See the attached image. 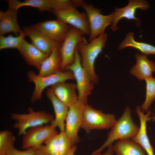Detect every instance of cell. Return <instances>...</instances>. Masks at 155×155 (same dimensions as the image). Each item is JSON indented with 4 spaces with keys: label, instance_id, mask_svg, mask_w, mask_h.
Instances as JSON below:
<instances>
[{
    "label": "cell",
    "instance_id": "6da1fadb",
    "mask_svg": "<svg viewBox=\"0 0 155 155\" xmlns=\"http://www.w3.org/2000/svg\"><path fill=\"white\" fill-rule=\"evenodd\" d=\"M111 129L106 140L91 155L101 153L104 149L113 145V143L116 141L132 139L137 133L139 128L132 119L130 109L127 107L121 117L116 120Z\"/></svg>",
    "mask_w": 155,
    "mask_h": 155
},
{
    "label": "cell",
    "instance_id": "7a4b0ae2",
    "mask_svg": "<svg viewBox=\"0 0 155 155\" xmlns=\"http://www.w3.org/2000/svg\"><path fill=\"white\" fill-rule=\"evenodd\" d=\"M107 36L104 32L89 43L87 40L82 41L77 46L81 57L82 65L94 83L97 84L98 82V77L94 70V62L105 46Z\"/></svg>",
    "mask_w": 155,
    "mask_h": 155
},
{
    "label": "cell",
    "instance_id": "3957f363",
    "mask_svg": "<svg viewBox=\"0 0 155 155\" xmlns=\"http://www.w3.org/2000/svg\"><path fill=\"white\" fill-rule=\"evenodd\" d=\"M81 57L77 46L74 54V60L71 64L67 66L65 69L71 71L76 81L78 99L87 103L88 96L92 93L94 83L81 63Z\"/></svg>",
    "mask_w": 155,
    "mask_h": 155
},
{
    "label": "cell",
    "instance_id": "277c9868",
    "mask_svg": "<svg viewBox=\"0 0 155 155\" xmlns=\"http://www.w3.org/2000/svg\"><path fill=\"white\" fill-rule=\"evenodd\" d=\"M26 114L13 113L11 114L12 119L16 123L13 127L18 130V135H23L29 128L51 123L54 118L52 115L44 111H36L32 107L28 109Z\"/></svg>",
    "mask_w": 155,
    "mask_h": 155
},
{
    "label": "cell",
    "instance_id": "5b68a950",
    "mask_svg": "<svg viewBox=\"0 0 155 155\" xmlns=\"http://www.w3.org/2000/svg\"><path fill=\"white\" fill-rule=\"evenodd\" d=\"M115 115L105 114L86 104L84 107L81 128L87 133L94 129H111L115 122Z\"/></svg>",
    "mask_w": 155,
    "mask_h": 155
},
{
    "label": "cell",
    "instance_id": "8992f818",
    "mask_svg": "<svg viewBox=\"0 0 155 155\" xmlns=\"http://www.w3.org/2000/svg\"><path fill=\"white\" fill-rule=\"evenodd\" d=\"M28 77L30 82L35 84V88L31 98L32 103L40 100L44 90L47 87L56 83L65 82L68 80H74L75 78L71 71L63 72L59 71L56 73L45 77H42L36 74L32 71L27 73Z\"/></svg>",
    "mask_w": 155,
    "mask_h": 155
},
{
    "label": "cell",
    "instance_id": "52a82bcc",
    "mask_svg": "<svg viewBox=\"0 0 155 155\" xmlns=\"http://www.w3.org/2000/svg\"><path fill=\"white\" fill-rule=\"evenodd\" d=\"M56 128L50 124L29 128L23 135L22 148L26 150L40 147L48 139L59 133Z\"/></svg>",
    "mask_w": 155,
    "mask_h": 155
},
{
    "label": "cell",
    "instance_id": "ba28073f",
    "mask_svg": "<svg viewBox=\"0 0 155 155\" xmlns=\"http://www.w3.org/2000/svg\"><path fill=\"white\" fill-rule=\"evenodd\" d=\"M81 6L85 10L88 18L90 29L89 40L90 42L104 33L106 27L111 25L113 13L103 15L99 9L84 1Z\"/></svg>",
    "mask_w": 155,
    "mask_h": 155
},
{
    "label": "cell",
    "instance_id": "9c48e42d",
    "mask_svg": "<svg viewBox=\"0 0 155 155\" xmlns=\"http://www.w3.org/2000/svg\"><path fill=\"white\" fill-rule=\"evenodd\" d=\"M80 30L72 26L65 38L61 43L59 51L62 59L61 69H65L72 64L74 60V54L78 44L87 40Z\"/></svg>",
    "mask_w": 155,
    "mask_h": 155
},
{
    "label": "cell",
    "instance_id": "30bf717a",
    "mask_svg": "<svg viewBox=\"0 0 155 155\" xmlns=\"http://www.w3.org/2000/svg\"><path fill=\"white\" fill-rule=\"evenodd\" d=\"M86 104L78 99L69 107L65 120V131L74 145L80 141L78 132L81 127L84 109Z\"/></svg>",
    "mask_w": 155,
    "mask_h": 155
},
{
    "label": "cell",
    "instance_id": "8fae6325",
    "mask_svg": "<svg viewBox=\"0 0 155 155\" xmlns=\"http://www.w3.org/2000/svg\"><path fill=\"white\" fill-rule=\"evenodd\" d=\"M53 12L57 19L72 25L83 34L90 35L89 23L86 13H80L76 8Z\"/></svg>",
    "mask_w": 155,
    "mask_h": 155
},
{
    "label": "cell",
    "instance_id": "7c38bea8",
    "mask_svg": "<svg viewBox=\"0 0 155 155\" xmlns=\"http://www.w3.org/2000/svg\"><path fill=\"white\" fill-rule=\"evenodd\" d=\"M148 2L142 0H131L129 1L127 5L125 7L118 8L115 7L114 12L113 13V19L111 28L113 31H116L118 28V23L123 18L129 20H133L137 22V26L140 24L139 19L135 16L136 11L138 9L146 10L149 7Z\"/></svg>",
    "mask_w": 155,
    "mask_h": 155
},
{
    "label": "cell",
    "instance_id": "4fadbf2b",
    "mask_svg": "<svg viewBox=\"0 0 155 155\" xmlns=\"http://www.w3.org/2000/svg\"><path fill=\"white\" fill-rule=\"evenodd\" d=\"M26 36L30 38L32 44L43 52L50 55L55 49H60L61 43L53 40L34 25L23 27Z\"/></svg>",
    "mask_w": 155,
    "mask_h": 155
},
{
    "label": "cell",
    "instance_id": "5bb4252c",
    "mask_svg": "<svg viewBox=\"0 0 155 155\" xmlns=\"http://www.w3.org/2000/svg\"><path fill=\"white\" fill-rule=\"evenodd\" d=\"M34 26L50 38L60 43L64 40L70 28L67 24L57 19L40 22Z\"/></svg>",
    "mask_w": 155,
    "mask_h": 155
},
{
    "label": "cell",
    "instance_id": "9a60e30c",
    "mask_svg": "<svg viewBox=\"0 0 155 155\" xmlns=\"http://www.w3.org/2000/svg\"><path fill=\"white\" fill-rule=\"evenodd\" d=\"M136 112L139 118L140 126L137 133L132 140L140 144L147 155H154L146 131L147 123L151 118L150 116L152 113L148 111L146 114H144L139 106L136 107Z\"/></svg>",
    "mask_w": 155,
    "mask_h": 155
},
{
    "label": "cell",
    "instance_id": "2e32d148",
    "mask_svg": "<svg viewBox=\"0 0 155 155\" xmlns=\"http://www.w3.org/2000/svg\"><path fill=\"white\" fill-rule=\"evenodd\" d=\"M18 49L28 65L34 67L39 70L42 63L49 55L43 52L25 39Z\"/></svg>",
    "mask_w": 155,
    "mask_h": 155
},
{
    "label": "cell",
    "instance_id": "e0dca14e",
    "mask_svg": "<svg viewBox=\"0 0 155 155\" xmlns=\"http://www.w3.org/2000/svg\"><path fill=\"white\" fill-rule=\"evenodd\" d=\"M51 88L56 97L69 107L78 99L76 85L75 84L60 82L51 86Z\"/></svg>",
    "mask_w": 155,
    "mask_h": 155
},
{
    "label": "cell",
    "instance_id": "ac0fdd59",
    "mask_svg": "<svg viewBox=\"0 0 155 155\" xmlns=\"http://www.w3.org/2000/svg\"><path fill=\"white\" fill-rule=\"evenodd\" d=\"M46 95L53 105L55 117L51 123L56 127H58L60 132L65 131L66 119L69 111V107L60 101L54 94L51 88H48Z\"/></svg>",
    "mask_w": 155,
    "mask_h": 155
},
{
    "label": "cell",
    "instance_id": "d6986e66",
    "mask_svg": "<svg viewBox=\"0 0 155 155\" xmlns=\"http://www.w3.org/2000/svg\"><path fill=\"white\" fill-rule=\"evenodd\" d=\"M17 11L9 8L6 11H0V35L13 32L16 36L24 32L17 20Z\"/></svg>",
    "mask_w": 155,
    "mask_h": 155
},
{
    "label": "cell",
    "instance_id": "ffe728a7",
    "mask_svg": "<svg viewBox=\"0 0 155 155\" xmlns=\"http://www.w3.org/2000/svg\"><path fill=\"white\" fill-rule=\"evenodd\" d=\"M135 57L136 63L131 69V74L141 81L152 77V73L155 72L154 62L149 60L146 55L137 53Z\"/></svg>",
    "mask_w": 155,
    "mask_h": 155
},
{
    "label": "cell",
    "instance_id": "44dd1931",
    "mask_svg": "<svg viewBox=\"0 0 155 155\" xmlns=\"http://www.w3.org/2000/svg\"><path fill=\"white\" fill-rule=\"evenodd\" d=\"M61 63L59 49H55L42 63L38 75L45 77L53 74L61 69Z\"/></svg>",
    "mask_w": 155,
    "mask_h": 155
},
{
    "label": "cell",
    "instance_id": "7402d4cb",
    "mask_svg": "<svg viewBox=\"0 0 155 155\" xmlns=\"http://www.w3.org/2000/svg\"><path fill=\"white\" fill-rule=\"evenodd\" d=\"M113 149L115 155H147L142 147L132 140L117 141Z\"/></svg>",
    "mask_w": 155,
    "mask_h": 155
},
{
    "label": "cell",
    "instance_id": "603a6c76",
    "mask_svg": "<svg viewBox=\"0 0 155 155\" xmlns=\"http://www.w3.org/2000/svg\"><path fill=\"white\" fill-rule=\"evenodd\" d=\"M9 8L17 10L23 6H30L38 8L40 11H52L54 10V0H6Z\"/></svg>",
    "mask_w": 155,
    "mask_h": 155
},
{
    "label": "cell",
    "instance_id": "cb8c5ba5",
    "mask_svg": "<svg viewBox=\"0 0 155 155\" xmlns=\"http://www.w3.org/2000/svg\"><path fill=\"white\" fill-rule=\"evenodd\" d=\"M128 47L136 49L146 55H155V46L148 44L136 41L134 39V34L133 32H129L126 34L125 39L120 44L119 49H122Z\"/></svg>",
    "mask_w": 155,
    "mask_h": 155
},
{
    "label": "cell",
    "instance_id": "d4e9b609",
    "mask_svg": "<svg viewBox=\"0 0 155 155\" xmlns=\"http://www.w3.org/2000/svg\"><path fill=\"white\" fill-rule=\"evenodd\" d=\"M15 136L10 131L7 130L0 132V155H7L8 152L15 147Z\"/></svg>",
    "mask_w": 155,
    "mask_h": 155
},
{
    "label": "cell",
    "instance_id": "484cf974",
    "mask_svg": "<svg viewBox=\"0 0 155 155\" xmlns=\"http://www.w3.org/2000/svg\"><path fill=\"white\" fill-rule=\"evenodd\" d=\"M26 36L24 32L16 36L10 34L7 36L0 35V49L10 48L18 49Z\"/></svg>",
    "mask_w": 155,
    "mask_h": 155
},
{
    "label": "cell",
    "instance_id": "4316f807",
    "mask_svg": "<svg viewBox=\"0 0 155 155\" xmlns=\"http://www.w3.org/2000/svg\"><path fill=\"white\" fill-rule=\"evenodd\" d=\"M145 80L146 83V99L141 107L144 112L148 111L150 106L155 100V79L152 77Z\"/></svg>",
    "mask_w": 155,
    "mask_h": 155
},
{
    "label": "cell",
    "instance_id": "83f0119b",
    "mask_svg": "<svg viewBox=\"0 0 155 155\" xmlns=\"http://www.w3.org/2000/svg\"><path fill=\"white\" fill-rule=\"evenodd\" d=\"M58 143L59 155H67L74 145L65 131L58 133Z\"/></svg>",
    "mask_w": 155,
    "mask_h": 155
},
{
    "label": "cell",
    "instance_id": "f1b7e54d",
    "mask_svg": "<svg viewBox=\"0 0 155 155\" xmlns=\"http://www.w3.org/2000/svg\"><path fill=\"white\" fill-rule=\"evenodd\" d=\"M58 134L48 139L44 143L46 149L50 155H59Z\"/></svg>",
    "mask_w": 155,
    "mask_h": 155
},
{
    "label": "cell",
    "instance_id": "f546056e",
    "mask_svg": "<svg viewBox=\"0 0 155 155\" xmlns=\"http://www.w3.org/2000/svg\"><path fill=\"white\" fill-rule=\"evenodd\" d=\"M36 148H31L24 151L19 150L15 147L11 149L7 155H35Z\"/></svg>",
    "mask_w": 155,
    "mask_h": 155
},
{
    "label": "cell",
    "instance_id": "4dcf8cb0",
    "mask_svg": "<svg viewBox=\"0 0 155 155\" xmlns=\"http://www.w3.org/2000/svg\"><path fill=\"white\" fill-rule=\"evenodd\" d=\"M35 155H50L47 151L45 146L42 145L40 147L36 148Z\"/></svg>",
    "mask_w": 155,
    "mask_h": 155
},
{
    "label": "cell",
    "instance_id": "1f68e13d",
    "mask_svg": "<svg viewBox=\"0 0 155 155\" xmlns=\"http://www.w3.org/2000/svg\"><path fill=\"white\" fill-rule=\"evenodd\" d=\"M97 155H115L113 149V145H111L108 147L107 150L104 154L100 153Z\"/></svg>",
    "mask_w": 155,
    "mask_h": 155
},
{
    "label": "cell",
    "instance_id": "d6a6232c",
    "mask_svg": "<svg viewBox=\"0 0 155 155\" xmlns=\"http://www.w3.org/2000/svg\"><path fill=\"white\" fill-rule=\"evenodd\" d=\"M77 147L75 145L73 146L69 151L67 155H74Z\"/></svg>",
    "mask_w": 155,
    "mask_h": 155
},
{
    "label": "cell",
    "instance_id": "836d02e7",
    "mask_svg": "<svg viewBox=\"0 0 155 155\" xmlns=\"http://www.w3.org/2000/svg\"><path fill=\"white\" fill-rule=\"evenodd\" d=\"M154 155H155V152H154Z\"/></svg>",
    "mask_w": 155,
    "mask_h": 155
}]
</instances>
